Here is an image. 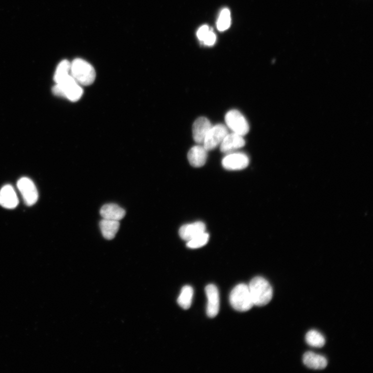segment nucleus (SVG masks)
I'll return each mask as SVG.
<instances>
[{"label":"nucleus","mask_w":373,"mask_h":373,"mask_svg":"<svg viewBox=\"0 0 373 373\" xmlns=\"http://www.w3.org/2000/svg\"><path fill=\"white\" fill-rule=\"evenodd\" d=\"M248 286L254 306H263L270 302L274 292L267 280L257 276L254 278Z\"/></svg>","instance_id":"1"},{"label":"nucleus","mask_w":373,"mask_h":373,"mask_svg":"<svg viewBox=\"0 0 373 373\" xmlns=\"http://www.w3.org/2000/svg\"><path fill=\"white\" fill-rule=\"evenodd\" d=\"M70 74L80 86L91 85L96 78L94 67L87 62L80 58L71 63Z\"/></svg>","instance_id":"2"},{"label":"nucleus","mask_w":373,"mask_h":373,"mask_svg":"<svg viewBox=\"0 0 373 373\" xmlns=\"http://www.w3.org/2000/svg\"><path fill=\"white\" fill-rule=\"evenodd\" d=\"M53 94L56 96L66 98L72 102H76L81 98L83 90L71 75L62 81L56 84L52 89Z\"/></svg>","instance_id":"3"},{"label":"nucleus","mask_w":373,"mask_h":373,"mask_svg":"<svg viewBox=\"0 0 373 373\" xmlns=\"http://www.w3.org/2000/svg\"><path fill=\"white\" fill-rule=\"evenodd\" d=\"M230 302L237 311L244 312L250 310L254 305L248 286L244 284L236 285L230 295Z\"/></svg>","instance_id":"4"},{"label":"nucleus","mask_w":373,"mask_h":373,"mask_svg":"<svg viewBox=\"0 0 373 373\" xmlns=\"http://www.w3.org/2000/svg\"><path fill=\"white\" fill-rule=\"evenodd\" d=\"M225 122L228 128L232 132L241 136L246 135L250 131V126L246 119L238 110L228 111L225 116Z\"/></svg>","instance_id":"5"},{"label":"nucleus","mask_w":373,"mask_h":373,"mask_svg":"<svg viewBox=\"0 0 373 373\" xmlns=\"http://www.w3.org/2000/svg\"><path fill=\"white\" fill-rule=\"evenodd\" d=\"M228 134V128L225 125L212 126L204 140L203 146L208 152L220 146Z\"/></svg>","instance_id":"6"},{"label":"nucleus","mask_w":373,"mask_h":373,"mask_svg":"<svg viewBox=\"0 0 373 373\" xmlns=\"http://www.w3.org/2000/svg\"><path fill=\"white\" fill-rule=\"evenodd\" d=\"M17 186L27 206H31L36 203L38 198V192L32 180L27 178H21Z\"/></svg>","instance_id":"7"},{"label":"nucleus","mask_w":373,"mask_h":373,"mask_svg":"<svg viewBox=\"0 0 373 373\" xmlns=\"http://www.w3.org/2000/svg\"><path fill=\"white\" fill-rule=\"evenodd\" d=\"M250 164L248 156L240 152L229 153L222 160L223 167L228 170H241L248 167Z\"/></svg>","instance_id":"8"},{"label":"nucleus","mask_w":373,"mask_h":373,"mask_svg":"<svg viewBox=\"0 0 373 373\" xmlns=\"http://www.w3.org/2000/svg\"><path fill=\"white\" fill-rule=\"evenodd\" d=\"M206 294L208 298L206 313L210 318L216 316L220 311V298L217 286L213 284H210L206 286Z\"/></svg>","instance_id":"9"},{"label":"nucleus","mask_w":373,"mask_h":373,"mask_svg":"<svg viewBox=\"0 0 373 373\" xmlns=\"http://www.w3.org/2000/svg\"><path fill=\"white\" fill-rule=\"evenodd\" d=\"M212 126L210 122L206 118H198L192 126V135L194 140L200 145H203L204 140Z\"/></svg>","instance_id":"10"},{"label":"nucleus","mask_w":373,"mask_h":373,"mask_svg":"<svg viewBox=\"0 0 373 373\" xmlns=\"http://www.w3.org/2000/svg\"><path fill=\"white\" fill-rule=\"evenodd\" d=\"M246 145L242 136L235 133L228 134L220 144V150L223 153H231Z\"/></svg>","instance_id":"11"},{"label":"nucleus","mask_w":373,"mask_h":373,"mask_svg":"<svg viewBox=\"0 0 373 373\" xmlns=\"http://www.w3.org/2000/svg\"><path fill=\"white\" fill-rule=\"evenodd\" d=\"M19 204V200L16 190L10 184L3 186L0 190V206L8 209L16 208Z\"/></svg>","instance_id":"12"},{"label":"nucleus","mask_w":373,"mask_h":373,"mask_svg":"<svg viewBox=\"0 0 373 373\" xmlns=\"http://www.w3.org/2000/svg\"><path fill=\"white\" fill-rule=\"evenodd\" d=\"M206 231V224L202 222H198L182 226L180 229L179 234L182 240L188 242Z\"/></svg>","instance_id":"13"},{"label":"nucleus","mask_w":373,"mask_h":373,"mask_svg":"<svg viewBox=\"0 0 373 373\" xmlns=\"http://www.w3.org/2000/svg\"><path fill=\"white\" fill-rule=\"evenodd\" d=\"M208 151L202 146L192 148L188 154V160L194 167H202L206 164L208 158Z\"/></svg>","instance_id":"14"},{"label":"nucleus","mask_w":373,"mask_h":373,"mask_svg":"<svg viewBox=\"0 0 373 373\" xmlns=\"http://www.w3.org/2000/svg\"><path fill=\"white\" fill-rule=\"evenodd\" d=\"M100 214L103 219L120 221L126 215V210L118 205L109 204L104 205L100 210Z\"/></svg>","instance_id":"15"},{"label":"nucleus","mask_w":373,"mask_h":373,"mask_svg":"<svg viewBox=\"0 0 373 373\" xmlns=\"http://www.w3.org/2000/svg\"><path fill=\"white\" fill-rule=\"evenodd\" d=\"M303 361L307 367L314 370L324 369L328 364L326 358L324 356L310 352L304 354Z\"/></svg>","instance_id":"16"},{"label":"nucleus","mask_w":373,"mask_h":373,"mask_svg":"<svg viewBox=\"0 0 373 373\" xmlns=\"http://www.w3.org/2000/svg\"><path fill=\"white\" fill-rule=\"evenodd\" d=\"M100 228L103 236L106 240H111L116 237L120 228V221L103 219L100 222Z\"/></svg>","instance_id":"17"},{"label":"nucleus","mask_w":373,"mask_h":373,"mask_svg":"<svg viewBox=\"0 0 373 373\" xmlns=\"http://www.w3.org/2000/svg\"><path fill=\"white\" fill-rule=\"evenodd\" d=\"M194 290L192 286L186 285L182 288L178 299V305L184 310L189 309L192 306Z\"/></svg>","instance_id":"18"},{"label":"nucleus","mask_w":373,"mask_h":373,"mask_svg":"<svg viewBox=\"0 0 373 373\" xmlns=\"http://www.w3.org/2000/svg\"><path fill=\"white\" fill-rule=\"evenodd\" d=\"M306 340L310 346L316 348H322L326 342L324 336L320 332L314 330L308 332Z\"/></svg>","instance_id":"19"},{"label":"nucleus","mask_w":373,"mask_h":373,"mask_svg":"<svg viewBox=\"0 0 373 373\" xmlns=\"http://www.w3.org/2000/svg\"><path fill=\"white\" fill-rule=\"evenodd\" d=\"M71 64L66 60L62 61L57 66L54 76V80L58 84L70 75Z\"/></svg>","instance_id":"20"},{"label":"nucleus","mask_w":373,"mask_h":373,"mask_svg":"<svg viewBox=\"0 0 373 373\" xmlns=\"http://www.w3.org/2000/svg\"><path fill=\"white\" fill-rule=\"evenodd\" d=\"M209 238V234L206 232H204L188 241L186 246L192 249L202 248L208 242Z\"/></svg>","instance_id":"21"},{"label":"nucleus","mask_w":373,"mask_h":373,"mask_svg":"<svg viewBox=\"0 0 373 373\" xmlns=\"http://www.w3.org/2000/svg\"><path fill=\"white\" fill-rule=\"evenodd\" d=\"M231 24L230 12L227 9H224L219 17L218 22V30L223 32L227 30Z\"/></svg>","instance_id":"22"},{"label":"nucleus","mask_w":373,"mask_h":373,"mask_svg":"<svg viewBox=\"0 0 373 373\" xmlns=\"http://www.w3.org/2000/svg\"><path fill=\"white\" fill-rule=\"evenodd\" d=\"M209 32L208 26L206 25L203 26L199 28L197 32V36L200 40H204Z\"/></svg>","instance_id":"23"},{"label":"nucleus","mask_w":373,"mask_h":373,"mask_svg":"<svg viewBox=\"0 0 373 373\" xmlns=\"http://www.w3.org/2000/svg\"><path fill=\"white\" fill-rule=\"evenodd\" d=\"M216 36H215L214 33L212 32L210 30L209 32L203 41L207 46H212L214 44L215 41H216Z\"/></svg>","instance_id":"24"}]
</instances>
